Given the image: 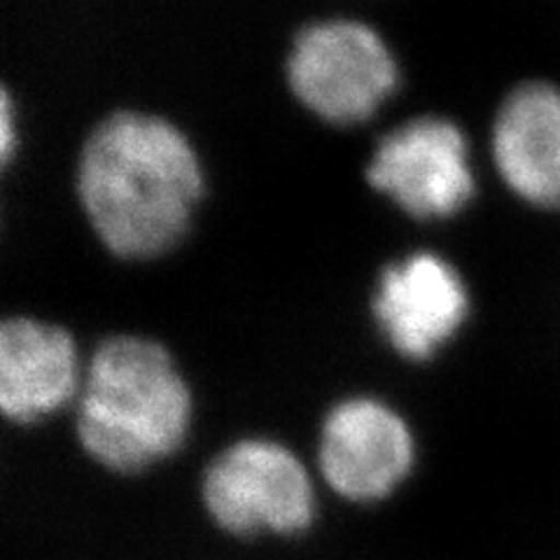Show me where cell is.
<instances>
[{
    "mask_svg": "<svg viewBox=\"0 0 560 560\" xmlns=\"http://www.w3.org/2000/svg\"><path fill=\"white\" fill-rule=\"evenodd\" d=\"M292 94L329 125L372 119L399 86L397 59L370 24L327 20L296 33L285 61Z\"/></svg>",
    "mask_w": 560,
    "mask_h": 560,
    "instance_id": "cell-5",
    "label": "cell"
},
{
    "mask_svg": "<svg viewBox=\"0 0 560 560\" xmlns=\"http://www.w3.org/2000/svg\"><path fill=\"white\" fill-rule=\"evenodd\" d=\"M84 378L78 346L59 325L8 318L0 327V413L16 428L75 407Z\"/></svg>",
    "mask_w": 560,
    "mask_h": 560,
    "instance_id": "cell-8",
    "label": "cell"
},
{
    "mask_svg": "<svg viewBox=\"0 0 560 560\" xmlns=\"http://www.w3.org/2000/svg\"><path fill=\"white\" fill-rule=\"evenodd\" d=\"M409 420L376 395H346L320 418L313 469L331 498L353 506L393 500L418 469Z\"/></svg>",
    "mask_w": 560,
    "mask_h": 560,
    "instance_id": "cell-4",
    "label": "cell"
},
{
    "mask_svg": "<svg viewBox=\"0 0 560 560\" xmlns=\"http://www.w3.org/2000/svg\"><path fill=\"white\" fill-rule=\"evenodd\" d=\"M364 175L372 189L416 220L460 213L477 189L467 138L444 117H416L385 133Z\"/></svg>",
    "mask_w": 560,
    "mask_h": 560,
    "instance_id": "cell-6",
    "label": "cell"
},
{
    "mask_svg": "<svg viewBox=\"0 0 560 560\" xmlns=\"http://www.w3.org/2000/svg\"><path fill=\"white\" fill-rule=\"evenodd\" d=\"M320 481L290 444L245 434L220 446L199 471L197 498L206 521L236 541H294L320 512Z\"/></svg>",
    "mask_w": 560,
    "mask_h": 560,
    "instance_id": "cell-3",
    "label": "cell"
},
{
    "mask_svg": "<svg viewBox=\"0 0 560 560\" xmlns=\"http://www.w3.org/2000/svg\"><path fill=\"white\" fill-rule=\"evenodd\" d=\"M493 162L523 201L560 208V92L545 82L521 84L500 105Z\"/></svg>",
    "mask_w": 560,
    "mask_h": 560,
    "instance_id": "cell-9",
    "label": "cell"
},
{
    "mask_svg": "<svg viewBox=\"0 0 560 560\" xmlns=\"http://www.w3.org/2000/svg\"><path fill=\"white\" fill-rule=\"evenodd\" d=\"M372 313L399 358L430 362L467 323L469 292L451 261L420 250L381 271Z\"/></svg>",
    "mask_w": 560,
    "mask_h": 560,
    "instance_id": "cell-7",
    "label": "cell"
},
{
    "mask_svg": "<svg viewBox=\"0 0 560 560\" xmlns=\"http://www.w3.org/2000/svg\"><path fill=\"white\" fill-rule=\"evenodd\" d=\"M195 425V395L168 348L138 335L101 341L73 407L84 458L131 479L166 465Z\"/></svg>",
    "mask_w": 560,
    "mask_h": 560,
    "instance_id": "cell-2",
    "label": "cell"
},
{
    "mask_svg": "<svg viewBox=\"0 0 560 560\" xmlns=\"http://www.w3.org/2000/svg\"><path fill=\"white\" fill-rule=\"evenodd\" d=\"M203 195L189 138L160 115L119 110L84 140L78 199L115 257L152 259L178 245Z\"/></svg>",
    "mask_w": 560,
    "mask_h": 560,
    "instance_id": "cell-1",
    "label": "cell"
},
{
    "mask_svg": "<svg viewBox=\"0 0 560 560\" xmlns=\"http://www.w3.org/2000/svg\"><path fill=\"white\" fill-rule=\"evenodd\" d=\"M0 150H3V162L8 164L14 152V110H12V98L10 92H3V108H0Z\"/></svg>",
    "mask_w": 560,
    "mask_h": 560,
    "instance_id": "cell-10",
    "label": "cell"
}]
</instances>
